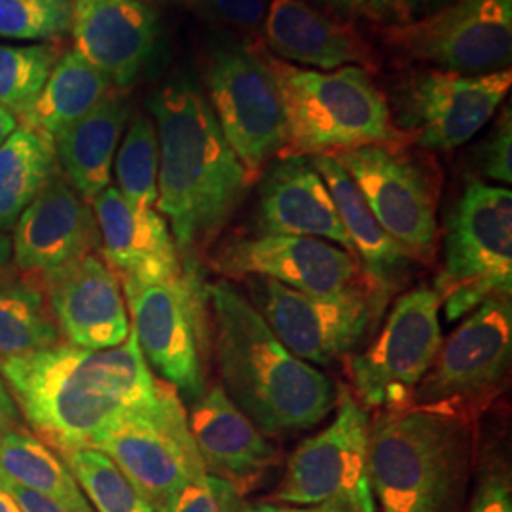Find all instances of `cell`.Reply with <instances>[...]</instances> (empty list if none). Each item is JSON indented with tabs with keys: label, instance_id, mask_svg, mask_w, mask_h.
<instances>
[{
	"label": "cell",
	"instance_id": "cell-9",
	"mask_svg": "<svg viewBox=\"0 0 512 512\" xmlns=\"http://www.w3.org/2000/svg\"><path fill=\"white\" fill-rule=\"evenodd\" d=\"M139 348L165 384L190 403L205 393V287L192 264L162 283L122 285Z\"/></svg>",
	"mask_w": 512,
	"mask_h": 512
},
{
	"label": "cell",
	"instance_id": "cell-6",
	"mask_svg": "<svg viewBox=\"0 0 512 512\" xmlns=\"http://www.w3.org/2000/svg\"><path fill=\"white\" fill-rule=\"evenodd\" d=\"M446 321L495 294H512V192L469 181L446 220L444 268L433 287Z\"/></svg>",
	"mask_w": 512,
	"mask_h": 512
},
{
	"label": "cell",
	"instance_id": "cell-28",
	"mask_svg": "<svg viewBox=\"0 0 512 512\" xmlns=\"http://www.w3.org/2000/svg\"><path fill=\"white\" fill-rule=\"evenodd\" d=\"M57 171L54 137L18 124L0 147V230L16 226Z\"/></svg>",
	"mask_w": 512,
	"mask_h": 512
},
{
	"label": "cell",
	"instance_id": "cell-2",
	"mask_svg": "<svg viewBox=\"0 0 512 512\" xmlns=\"http://www.w3.org/2000/svg\"><path fill=\"white\" fill-rule=\"evenodd\" d=\"M150 112L160 147L156 207L171 224L179 255L192 256L219 238L251 181L192 78L164 84Z\"/></svg>",
	"mask_w": 512,
	"mask_h": 512
},
{
	"label": "cell",
	"instance_id": "cell-27",
	"mask_svg": "<svg viewBox=\"0 0 512 512\" xmlns=\"http://www.w3.org/2000/svg\"><path fill=\"white\" fill-rule=\"evenodd\" d=\"M112 90L109 78L76 50H67L55 63L37 101L18 118V124L50 137L84 118Z\"/></svg>",
	"mask_w": 512,
	"mask_h": 512
},
{
	"label": "cell",
	"instance_id": "cell-1",
	"mask_svg": "<svg viewBox=\"0 0 512 512\" xmlns=\"http://www.w3.org/2000/svg\"><path fill=\"white\" fill-rule=\"evenodd\" d=\"M0 380L33 435L59 456L90 448L116 421L152 403L160 389L133 329L118 348L82 349L59 340L0 359Z\"/></svg>",
	"mask_w": 512,
	"mask_h": 512
},
{
	"label": "cell",
	"instance_id": "cell-38",
	"mask_svg": "<svg viewBox=\"0 0 512 512\" xmlns=\"http://www.w3.org/2000/svg\"><path fill=\"white\" fill-rule=\"evenodd\" d=\"M156 512H222L219 501L211 492L207 476L198 482H190L179 492L167 497Z\"/></svg>",
	"mask_w": 512,
	"mask_h": 512
},
{
	"label": "cell",
	"instance_id": "cell-24",
	"mask_svg": "<svg viewBox=\"0 0 512 512\" xmlns=\"http://www.w3.org/2000/svg\"><path fill=\"white\" fill-rule=\"evenodd\" d=\"M270 54L281 61L336 71L348 65L376 71L378 59L359 31L304 0H272L264 19Z\"/></svg>",
	"mask_w": 512,
	"mask_h": 512
},
{
	"label": "cell",
	"instance_id": "cell-25",
	"mask_svg": "<svg viewBox=\"0 0 512 512\" xmlns=\"http://www.w3.org/2000/svg\"><path fill=\"white\" fill-rule=\"evenodd\" d=\"M128 118L124 93L110 90L95 109L55 135L59 169L86 202L92 203L110 186V171Z\"/></svg>",
	"mask_w": 512,
	"mask_h": 512
},
{
	"label": "cell",
	"instance_id": "cell-29",
	"mask_svg": "<svg viewBox=\"0 0 512 512\" xmlns=\"http://www.w3.org/2000/svg\"><path fill=\"white\" fill-rule=\"evenodd\" d=\"M0 476L48 495L74 512H93L63 458L27 429L0 433Z\"/></svg>",
	"mask_w": 512,
	"mask_h": 512
},
{
	"label": "cell",
	"instance_id": "cell-21",
	"mask_svg": "<svg viewBox=\"0 0 512 512\" xmlns=\"http://www.w3.org/2000/svg\"><path fill=\"white\" fill-rule=\"evenodd\" d=\"M92 209L101 256L122 285L162 283L183 274V258L160 211L131 205L116 186H107L93 200Z\"/></svg>",
	"mask_w": 512,
	"mask_h": 512
},
{
	"label": "cell",
	"instance_id": "cell-20",
	"mask_svg": "<svg viewBox=\"0 0 512 512\" xmlns=\"http://www.w3.org/2000/svg\"><path fill=\"white\" fill-rule=\"evenodd\" d=\"M74 50L126 90L158 46V19L143 0H73Z\"/></svg>",
	"mask_w": 512,
	"mask_h": 512
},
{
	"label": "cell",
	"instance_id": "cell-30",
	"mask_svg": "<svg viewBox=\"0 0 512 512\" xmlns=\"http://www.w3.org/2000/svg\"><path fill=\"white\" fill-rule=\"evenodd\" d=\"M61 340L42 289L27 279L0 285V359L50 348Z\"/></svg>",
	"mask_w": 512,
	"mask_h": 512
},
{
	"label": "cell",
	"instance_id": "cell-41",
	"mask_svg": "<svg viewBox=\"0 0 512 512\" xmlns=\"http://www.w3.org/2000/svg\"><path fill=\"white\" fill-rule=\"evenodd\" d=\"M241 512H353L348 505L338 501H327L319 505H274V503H258L253 507H243Z\"/></svg>",
	"mask_w": 512,
	"mask_h": 512
},
{
	"label": "cell",
	"instance_id": "cell-5",
	"mask_svg": "<svg viewBox=\"0 0 512 512\" xmlns=\"http://www.w3.org/2000/svg\"><path fill=\"white\" fill-rule=\"evenodd\" d=\"M274 76L287 118L285 154L319 156L368 145H406L384 93L361 67L304 69L256 46Z\"/></svg>",
	"mask_w": 512,
	"mask_h": 512
},
{
	"label": "cell",
	"instance_id": "cell-3",
	"mask_svg": "<svg viewBox=\"0 0 512 512\" xmlns=\"http://www.w3.org/2000/svg\"><path fill=\"white\" fill-rule=\"evenodd\" d=\"M215 321V355L228 399L270 437L325 420L336 404L329 378L285 348L251 300L230 281L205 287Z\"/></svg>",
	"mask_w": 512,
	"mask_h": 512
},
{
	"label": "cell",
	"instance_id": "cell-7",
	"mask_svg": "<svg viewBox=\"0 0 512 512\" xmlns=\"http://www.w3.org/2000/svg\"><path fill=\"white\" fill-rule=\"evenodd\" d=\"M90 448L109 456L154 511L186 484L207 476L183 401L165 382L152 403L116 421Z\"/></svg>",
	"mask_w": 512,
	"mask_h": 512
},
{
	"label": "cell",
	"instance_id": "cell-26",
	"mask_svg": "<svg viewBox=\"0 0 512 512\" xmlns=\"http://www.w3.org/2000/svg\"><path fill=\"white\" fill-rule=\"evenodd\" d=\"M311 164L329 188L332 202L351 239L355 256L361 262V270H365L368 283L380 293H391L395 277L412 258L385 232L357 184L332 154L311 156Z\"/></svg>",
	"mask_w": 512,
	"mask_h": 512
},
{
	"label": "cell",
	"instance_id": "cell-16",
	"mask_svg": "<svg viewBox=\"0 0 512 512\" xmlns=\"http://www.w3.org/2000/svg\"><path fill=\"white\" fill-rule=\"evenodd\" d=\"M511 69L488 74L423 71L401 88L404 133L427 150L450 152L469 143L511 90Z\"/></svg>",
	"mask_w": 512,
	"mask_h": 512
},
{
	"label": "cell",
	"instance_id": "cell-40",
	"mask_svg": "<svg viewBox=\"0 0 512 512\" xmlns=\"http://www.w3.org/2000/svg\"><path fill=\"white\" fill-rule=\"evenodd\" d=\"M414 0H368V16L387 23H406L412 19Z\"/></svg>",
	"mask_w": 512,
	"mask_h": 512
},
{
	"label": "cell",
	"instance_id": "cell-31",
	"mask_svg": "<svg viewBox=\"0 0 512 512\" xmlns=\"http://www.w3.org/2000/svg\"><path fill=\"white\" fill-rule=\"evenodd\" d=\"M118 192L126 202L137 207H154L158 203L160 147L154 120L139 114L131 120L124 141L116 150Z\"/></svg>",
	"mask_w": 512,
	"mask_h": 512
},
{
	"label": "cell",
	"instance_id": "cell-14",
	"mask_svg": "<svg viewBox=\"0 0 512 512\" xmlns=\"http://www.w3.org/2000/svg\"><path fill=\"white\" fill-rule=\"evenodd\" d=\"M368 435L365 406L342 391L329 427L302 442L287 461L275 501L285 505L338 501L353 512H376L368 475Z\"/></svg>",
	"mask_w": 512,
	"mask_h": 512
},
{
	"label": "cell",
	"instance_id": "cell-42",
	"mask_svg": "<svg viewBox=\"0 0 512 512\" xmlns=\"http://www.w3.org/2000/svg\"><path fill=\"white\" fill-rule=\"evenodd\" d=\"M14 258H12V238L8 236V232L0 230V285L14 279Z\"/></svg>",
	"mask_w": 512,
	"mask_h": 512
},
{
	"label": "cell",
	"instance_id": "cell-39",
	"mask_svg": "<svg viewBox=\"0 0 512 512\" xmlns=\"http://www.w3.org/2000/svg\"><path fill=\"white\" fill-rule=\"evenodd\" d=\"M0 484L6 488L8 494L14 497V501L18 503L21 512H74L67 505L55 501L52 497L38 494L35 490H29L25 486H19L8 478L0 476Z\"/></svg>",
	"mask_w": 512,
	"mask_h": 512
},
{
	"label": "cell",
	"instance_id": "cell-13",
	"mask_svg": "<svg viewBox=\"0 0 512 512\" xmlns=\"http://www.w3.org/2000/svg\"><path fill=\"white\" fill-rule=\"evenodd\" d=\"M365 196L374 217L410 258L437 251L439 184L404 145H368L332 154Z\"/></svg>",
	"mask_w": 512,
	"mask_h": 512
},
{
	"label": "cell",
	"instance_id": "cell-33",
	"mask_svg": "<svg viewBox=\"0 0 512 512\" xmlns=\"http://www.w3.org/2000/svg\"><path fill=\"white\" fill-rule=\"evenodd\" d=\"M61 50L54 44H0V107L19 118L29 109L54 71Z\"/></svg>",
	"mask_w": 512,
	"mask_h": 512
},
{
	"label": "cell",
	"instance_id": "cell-45",
	"mask_svg": "<svg viewBox=\"0 0 512 512\" xmlns=\"http://www.w3.org/2000/svg\"><path fill=\"white\" fill-rule=\"evenodd\" d=\"M0 512H21L14 497L6 492L2 484H0Z\"/></svg>",
	"mask_w": 512,
	"mask_h": 512
},
{
	"label": "cell",
	"instance_id": "cell-32",
	"mask_svg": "<svg viewBox=\"0 0 512 512\" xmlns=\"http://www.w3.org/2000/svg\"><path fill=\"white\" fill-rule=\"evenodd\" d=\"M97 512H154L116 463L95 448H78L61 456Z\"/></svg>",
	"mask_w": 512,
	"mask_h": 512
},
{
	"label": "cell",
	"instance_id": "cell-43",
	"mask_svg": "<svg viewBox=\"0 0 512 512\" xmlns=\"http://www.w3.org/2000/svg\"><path fill=\"white\" fill-rule=\"evenodd\" d=\"M323 2H327L332 8H336L348 16L368 12V0H323Z\"/></svg>",
	"mask_w": 512,
	"mask_h": 512
},
{
	"label": "cell",
	"instance_id": "cell-15",
	"mask_svg": "<svg viewBox=\"0 0 512 512\" xmlns=\"http://www.w3.org/2000/svg\"><path fill=\"white\" fill-rule=\"evenodd\" d=\"M512 355L511 294H495L454 334L414 391L412 406L459 414L478 399L490 397L505 378Z\"/></svg>",
	"mask_w": 512,
	"mask_h": 512
},
{
	"label": "cell",
	"instance_id": "cell-44",
	"mask_svg": "<svg viewBox=\"0 0 512 512\" xmlns=\"http://www.w3.org/2000/svg\"><path fill=\"white\" fill-rule=\"evenodd\" d=\"M16 128H18V118L10 110L0 107V147L4 145V141L14 133Z\"/></svg>",
	"mask_w": 512,
	"mask_h": 512
},
{
	"label": "cell",
	"instance_id": "cell-10",
	"mask_svg": "<svg viewBox=\"0 0 512 512\" xmlns=\"http://www.w3.org/2000/svg\"><path fill=\"white\" fill-rule=\"evenodd\" d=\"M209 105L251 183L287 147V118L256 46H220L207 65Z\"/></svg>",
	"mask_w": 512,
	"mask_h": 512
},
{
	"label": "cell",
	"instance_id": "cell-34",
	"mask_svg": "<svg viewBox=\"0 0 512 512\" xmlns=\"http://www.w3.org/2000/svg\"><path fill=\"white\" fill-rule=\"evenodd\" d=\"M73 0H0V37L46 42L67 37Z\"/></svg>",
	"mask_w": 512,
	"mask_h": 512
},
{
	"label": "cell",
	"instance_id": "cell-11",
	"mask_svg": "<svg viewBox=\"0 0 512 512\" xmlns=\"http://www.w3.org/2000/svg\"><path fill=\"white\" fill-rule=\"evenodd\" d=\"M442 300L433 287L397 298L384 329L368 348L349 359L353 389L365 408L399 410L433 365L440 346Z\"/></svg>",
	"mask_w": 512,
	"mask_h": 512
},
{
	"label": "cell",
	"instance_id": "cell-12",
	"mask_svg": "<svg viewBox=\"0 0 512 512\" xmlns=\"http://www.w3.org/2000/svg\"><path fill=\"white\" fill-rule=\"evenodd\" d=\"M401 54L459 74L505 71L512 55V0H452L439 10L385 27Z\"/></svg>",
	"mask_w": 512,
	"mask_h": 512
},
{
	"label": "cell",
	"instance_id": "cell-4",
	"mask_svg": "<svg viewBox=\"0 0 512 512\" xmlns=\"http://www.w3.org/2000/svg\"><path fill=\"white\" fill-rule=\"evenodd\" d=\"M473 454L463 414L408 406L370 423L368 475L382 512H461Z\"/></svg>",
	"mask_w": 512,
	"mask_h": 512
},
{
	"label": "cell",
	"instance_id": "cell-37",
	"mask_svg": "<svg viewBox=\"0 0 512 512\" xmlns=\"http://www.w3.org/2000/svg\"><path fill=\"white\" fill-rule=\"evenodd\" d=\"M272 0H203L213 18L226 27L253 33L264 25Z\"/></svg>",
	"mask_w": 512,
	"mask_h": 512
},
{
	"label": "cell",
	"instance_id": "cell-46",
	"mask_svg": "<svg viewBox=\"0 0 512 512\" xmlns=\"http://www.w3.org/2000/svg\"><path fill=\"white\" fill-rule=\"evenodd\" d=\"M448 2H452V0H414V12H416L418 8H423V10L437 8V10H439L440 6L448 4Z\"/></svg>",
	"mask_w": 512,
	"mask_h": 512
},
{
	"label": "cell",
	"instance_id": "cell-8",
	"mask_svg": "<svg viewBox=\"0 0 512 512\" xmlns=\"http://www.w3.org/2000/svg\"><path fill=\"white\" fill-rule=\"evenodd\" d=\"M251 304L298 359L329 365L348 355L385 308L387 294L357 283L336 293H302L272 279L247 277Z\"/></svg>",
	"mask_w": 512,
	"mask_h": 512
},
{
	"label": "cell",
	"instance_id": "cell-19",
	"mask_svg": "<svg viewBox=\"0 0 512 512\" xmlns=\"http://www.w3.org/2000/svg\"><path fill=\"white\" fill-rule=\"evenodd\" d=\"M48 300L59 336L82 349L122 346L131 332L118 275L92 253L46 275L38 283Z\"/></svg>",
	"mask_w": 512,
	"mask_h": 512
},
{
	"label": "cell",
	"instance_id": "cell-18",
	"mask_svg": "<svg viewBox=\"0 0 512 512\" xmlns=\"http://www.w3.org/2000/svg\"><path fill=\"white\" fill-rule=\"evenodd\" d=\"M101 245L92 203L86 202L61 169L21 213L12 238L14 268L38 283L46 275L92 255Z\"/></svg>",
	"mask_w": 512,
	"mask_h": 512
},
{
	"label": "cell",
	"instance_id": "cell-17",
	"mask_svg": "<svg viewBox=\"0 0 512 512\" xmlns=\"http://www.w3.org/2000/svg\"><path fill=\"white\" fill-rule=\"evenodd\" d=\"M215 268L230 277H264L302 293H336L357 283L361 262L319 238L258 234L232 239L215 255Z\"/></svg>",
	"mask_w": 512,
	"mask_h": 512
},
{
	"label": "cell",
	"instance_id": "cell-36",
	"mask_svg": "<svg viewBox=\"0 0 512 512\" xmlns=\"http://www.w3.org/2000/svg\"><path fill=\"white\" fill-rule=\"evenodd\" d=\"M467 512H512V482L503 461H486Z\"/></svg>",
	"mask_w": 512,
	"mask_h": 512
},
{
	"label": "cell",
	"instance_id": "cell-35",
	"mask_svg": "<svg viewBox=\"0 0 512 512\" xmlns=\"http://www.w3.org/2000/svg\"><path fill=\"white\" fill-rule=\"evenodd\" d=\"M476 167L480 173L501 184L512 183V116L511 105L501 110L497 124L476 150Z\"/></svg>",
	"mask_w": 512,
	"mask_h": 512
},
{
	"label": "cell",
	"instance_id": "cell-22",
	"mask_svg": "<svg viewBox=\"0 0 512 512\" xmlns=\"http://www.w3.org/2000/svg\"><path fill=\"white\" fill-rule=\"evenodd\" d=\"M188 425L205 473L228 482L239 495L251 492L277 463L274 444L228 399L222 385L205 389L192 403Z\"/></svg>",
	"mask_w": 512,
	"mask_h": 512
},
{
	"label": "cell",
	"instance_id": "cell-23",
	"mask_svg": "<svg viewBox=\"0 0 512 512\" xmlns=\"http://www.w3.org/2000/svg\"><path fill=\"white\" fill-rule=\"evenodd\" d=\"M256 219L260 234L325 239L355 256L329 188L308 156L285 154L266 171Z\"/></svg>",
	"mask_w": 512,
	"mask_h": 512
}]
</instances>
